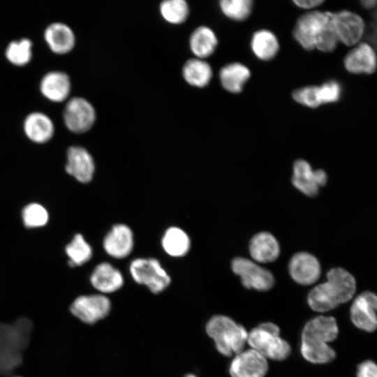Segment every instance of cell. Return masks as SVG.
Listing matches in <instances>:
<instances>
[{
	"instance_id": "cell-1",
	"label": "cell",
	"mask_w": 377,
	"mask_h": 377,
	"mask_svg": "<svg viewBox=\"0 0 377 377\" xmlns=\"http://www.w3.org/2000/svg\"><path fill=\"white\" fill-rule=\"evenodd\" d=\"M327 281L314 286L309 293L307 303L314 311L325 313L351 300L356 290L353 276L341 267L332 268Z\"/></svg>"
},
{
	"instance_id": "cell-2",
	"label": "cell",
	"mask_w": 377,
	"mask_h": 377,
	"mask_svg": "<svg viewBox=\"0 0 377 377\" xmlns=\"http://www.w3.org/2000/svg\"><path fill=\"white\" fill-rule=\"evenodd\" d=\"M293 36L306 50L317 49L324 52L333 51L337 45L331 12L309 11L297 20Z\"/></svg>"
},
{
	"instance_id": "cell-3",
	"label": "cell",
	"mask_w": 377,
	"mask_h": 377,
	"mask_svg": "<svg viewBox=\"0 0 377 377\" xmlns=\"http://www.w3.org/2000/svg\"><path fill=\"white\" fill-rule=\"evenodd\" d=\"M31 330V322L24 317L11 324L0 323V376L10 374L22 364Z\"/></svg>"
},
{
	"instance_id": "cell-4",
	"label": "cell",
	"mask_w": 377,
	"mask_h": 377,
	"mask_svg": "<svg viewBox=\"0 0 377 377\" xmlns=\"http://www.w3.org/2000/svg\"><path fill=\"white\" fill-rule=\"evenodd\" d=\"M205 330L214 340L217 351L226 357L242 352L247 343L249 332L244 327L225 315L212 316Z\"/></svg>"
},
{
	"instance_id": "cell-5",
	"label": "cell",
	"mask_w": 377,
	"mask_h": 377,
	"mask_svg": "<svg viewBox=\"0 0 377 377\" xmlns=\"http://www.w3.org/2000/svg\"><path fill=\"white\" fill-rule=\"evenodd\" d=\"M247 343L266 359L282 361L291 353L290 345L280 336L279 326L271 322L263 323L253 328L248 333Z\"/></svg>"
},
{
	"instance_id": "cell-6",
	"label": "cell",
	"mask_w": 377,
	"mask_h": 377,
	"mask_svg": "<svg viewBox=\"0 0 377 377\" xmlns=\"http://www.w3.org/2000/svg\"><path fill=\"white\" fill-rule=\"evenodd\" d=\"M133 279L138 284L146 286L149 290L158 294L165 290L171 282V278L154 258H138L129 265Z\"/></svg>"
},
{
	"instance_id": "cell-7",
	"label": "cell",
	"mask_w": 377,
	"mask_h": 377,
	"mask_svg": "<svg viewBox=\"0 0 377 377\" xmlns=\"http://www.w3.org/2000/svg\"><path fill=\"white\" fill-rule=\"evenodd\" d=\"M96 110L94 105L81 96L71 98L63 111L66 127L72 133L82 134L90 131L96 124Z\"/></svg>"
},
{
	"instance_id": "cell-8",
	"label": "cell",
	"mask_w": 377,
	"mask_h": 377,
	"mask_svg": "<svg viewBox=\"0 0 377 377\" xmlns=\"http://www.w3.org/2000/svg\"><path fill=\"white\" fill-rule=\"evenodd\" d=\"M231 267L233 272L240 277L242 285L246 288L267 291L274 284V277L272 272L249 259L235 258L232 261Z\"/></svg>"
},
{
	"instance_id": "cell-9",
	"label": "cell",
	"mask_w": 377,
	"mask_h": 377,
	"mask_svg": "<svg viewBox=\"0 0 377 377\" xmlns=\"http://www.w3.org/2000/svg\"><path fill=\"white\" fill-rule=\"evenodd\" d=\"M111 302L103 294L77 297L70 306L71 313L87 324H94L110 312Z\"/></svg>"
},
{
	"instance_id": "cell-10",
	"label": "cell",
	"mask_w": 377,
	"mask_h": 377,
	"mask_svg": "<svg viewBox=\"0 0 377 377\" xmlns=\"http://www.w3.org/2000/svg\"><path fill=\"white\" fill-rule=\"evenodd\" d=\"M350 316L356 327L374 332L377 329V295L371 291L358 295L352 303Z\"/></svg>"
},
{
	"instance_id": "cell-11",
	"label": "cell",
	"mask_w": 377,
	"mask_h": 377,
	"mask_svg": "<svg viewBox=\"0 0 377 377\" xmlns=\"http://www.w3.org/2000/svg\"><path fill=\"white\" fill-rule=\"evenodd\" d=\"M267 359L249 348L236 354L229 366L231 377H265L268 371Z\"/></svg>"
},
{
	"instance_id": "cell-12",
	"label": "cell",
	"mask_w": 377,
	"mask_h": 377,
	"mask_svg": "<svg viewBox=\"0 0 377 377\" xmlns=\"http://www.w3.org/2000/svg\"><path fill=\"white\" fill-rule=\"evenodd\" d=\"M327 181L325 172L321 169L313 170L306 161L298 159L294 163L292 183L306 195H316L319 188L325 186Z\"/></svg>"
},
{
	"instance_id": "cell-13",
	"label": "cell",
	"mask_w": 377,
	"mask_h": 377,
	"mask_svg": "<svg viewBox=\"0 0 377 377\" xmlns=\"http://www.w3.org/2000/svg\"><path fill=\"white\" fill-rule=\"evenodd\" d=\"M288 271L296 283L309 286L318 281L321 274V267L318 259L312 254L299 252L290 258Z\"/></svg>"
},
{
	"instance_id": "cell-14",
	"label": "cell",
	"mask_w": 377,
	"mask_h": 377,
	"mask_svg": "<svg viewBox=\"0 0 377 377\" xmlns=\"http://www.w3.org/2000/svg\"><path fill=\"white\" fill-rule=\"evenodd\" d=\"M333 27L338 38L347 45L356 44L364 33V24L357 15L347 10L331 13Z\"/></svg>"
},
{
	"instance_id": "cell-15",
	"label": "cell",
	"mask_w": 377,
	"mask_h": 377,
	"mask_svg": "<svg viewBox=\"0 0 377 377\" xmlns=\"http://www.w3.org/2000/svg\"><path fill=\"white\" fill-rule=\"evenodd\" d=\"M103 246L105 253L114 258H126L134 246L131 229L124 223L114 225L104 237Z\"/></svg>"
},
{
	"instance_id": "cell-16",
	"label": "cell",
	"mask_w": 377,
	"mask_h": 377,
	"mask_svg": "<svg viewBox=\"0 0 377 377\" xmlns=\"http://www.w3.org/2000/svg\"><path fill=\"white\" fill-rule=\"evenodd\" d=\"M66 171L81 183L91 181L95 162L89 151L82 146H71L67 150Z\"/></svg>"
},
{
	"instance_id": "cell-17",
	"label": "cell",
	"mask_w": 377,
	"mask_h": 377,
	"mask_svg": "<svg viewBox=\"0 0 377 377\" xmlns=\"http://www.w3.org/2000/svg\"><path fill=\"white\" fill-rule=\"evenodd\" d=\"M339 335V327L333 316L320 315L316 316L304 325L301 339L329 343Z\"/></svg>"
},
{
	"instance_id": "cell-18",
	"label": "cell",
	"mask_w": 377,
	"mask_h": 377,
	"mask_svg": "<svg viewBox=\"0 0 377 377\" xmlns=\"http://www.w3.org/2000/svg\"><path fill=\"white\" fill-rule=\"evenodd\" d=\"M44 38L50 49L58 54L68 53L74 48L76 43L73 30L61 22L48 25L45 30Z\"/></svg>"
},
{
	"instance_id": "cell-19",
	"label": "cell",
	"mask_w": 377,
	"mask_h": 377,
	"mask_svg": "<svg viewBox=\"0 0 377 377\" xmlns=\"http://www.w3.org/2000/svg\"><path fill=\"white\" fill-rule=\"evenodd\" d=\"M90 283L96 290L102 293H112L123 286L124 276L112 264L103 262L93 269Z\"/></svg>"
},
{
	"instance_id": "cell-20",
	"label": "cell",
	"mask_w": 377,
	"mask_h": 377,
	"mask_svg": "<svg viewBox=\"0 0 377 377\" xmlns=\"http://www.w3.org/2000/svg\"><path fill=\"white\" fill-rule=\"evenodd\" d=\"M40 90L48 100L63 102L68 98L71 93L70 77L63 71H50L43 77L40 84Z\"/></svg>"
},
{
	"instance_id": "cell-21",
	"label": "cell",
	"mask_w": 377,
	"mask_h": 377,
	"mask_svg": "<svg viewBox=\"0 0 377 377\" xmlns=\"http://www.w3.org/2000/svg\"><path fill=\"white\" fill-rule=\"evenodd\" d=\"M249 253L252 258L260 263L274 261L280 254L277 239L267 232L256 234L249 243Z\"/></svg>"
},
{
	"instance_id": "cell-22",
	"label": "cell",
	"mask_w": 377,
	"mask_h": 377,
	"mask_svg": "<svg viewBox=\"0 0 377 377\" xmlns=\"http://www.w3.org/2000/svg\"><path fill=\"white\" fill-rule=\"evenodd\" d=\"M376 64L374 50L367 43H361L353 49L344 59L346 68L353 73H372Z\"/></svg>"
},
{
	"instance_id": "cell-23",
	"label": "cell",
	"mask_w": 377,
	"mask_h": 377,
	"mask_svg": "<svg viewBox=\"0 0 377 377\" xmlns=\"http://www.w3.org/2000/svg\"><path fill=\"white\" fill-rule=\"evenodd\" d=\"M23 128L27 136L37 143L50 140L54 133V126L51 118L40 112H31L27 115Z\"/></svg>"
},
{
	"instance_id": "cell-24",
	"label": "cell",
	"mask_w": 377,
	"mask_h": 377,
	"mask_svg": "<svg viewBox=\"0 0 377 377\" xmlns=\"http://www.w3.org/2000/svg\"><path fill=\"white\" fill-rule=\"evenodd\" d=\"M188 45L195 57L205 59L215 51L218 45V39L211 28L200 26L191 32Z\"/></svg>"
},
{
	"instance_id": "cell-25",
	"label": "cell",
	"mask_w": 377,
	"mask_h": 377,
	"mask_svg": "<svg viewBox=\"0 0 377 377\" xmlns=\"http://www.w3.org/2000/svg\"><path fill=\"white\" fill-rule=\"evenodd\" d=\"M182 75L188 84L203 88L210 82L213 71L205 59L193 57L184 62L182 68Z\"/></svg>"
},
{
	"instance_id": "cell-26",
	"label": "cell",
	"mask_w": 377,
	"mask_h": 377,
	"mask_svg": "<svg viewBox=\"0 0 377 377\" xmlns=\"http://www.w3.org/2000/svg\"><path fill=\"white\" fill-rule=\"evenodd\" d=\"M250 76L249 69L245 65L238 62L230 63L223 66L219 72V79L223 87L234 94L242 91Z\"/></svg>"
},
{
	"instance_id": "cell-27",
	"label": "cell",
	"mask_w": 377,
	"mask_h": 377,
	"mask_svg": "<svg viewBox=\"0 0 377 377\" xmlns=\"http://www.w3.org/2000/svg\"><path fill=\"white\" fill-rule=\"evenodd\" d=\"M161 246L170 256L183 257L190 250L191 239L183 229L177 226H171L163 233Z\"/></svg>"
},
{
	"instance_id": "cell-28",
	"label": "cell",
	"mask_w": 377,
	"mask_h": 377,
	"mask_svg": "<svg viewBox=\"0 0 377 377\" xmlns=\"http://www.w3.org/2000/svg\"><path fill=\"white\" fill-rule=\"evenodd\" d=\"M251 47L258 59L268 61L276 56L279 44L274 34L267 29H260L252 36Z\"/></svg>"
},
{
	"instance_id": "cell-29",
	"label": "cell",
	"mask_w": 377,
	"mask_h": 377,
	"mask_svg": "<svg viewBox=\"0 0 377 377\" xmlns=\"http://www.w3.org/2000/svg\"><path fill=\"white\" fill-rule=\"evenodd\" d=\"M300 353L309 362L323 364L336 358L335 350L329 343L301 339Z\"/></svg>"
},
{
	"instance_id": "cell-30",
	"label": "cell",
	"mask_w": 377,
	"mask_h": 377,
	"mask_svg": "<svg viewBox=\"0 0 377 377\" xmlns=\"http://www.w3.org/2000/svg\"><path fill=\"white\" fill-rule=\"evenodd\" d=\"M158 11L161 17L167 23L179 25L188 19L190 8L185 0H165L160 3Z\"/></svg>"
},
{
	"instance_id": "cell-31",
	"label": "cell",
	"mask_w": 377,
	"mask_h": 377,
	"mask_svg": "<svg viewBox=\"0 0 377 377\" xmlns=\"http://www.w3.org/2000/svg\"><path fill=\"white\" fill-rule=\"evenodd\" d=\"M66 253L69 257L71 267L80 266L87 263L92 257L91 245L81 234H76L66 246Z\"/></svg>"
},
{
	"instance_id": "cell-32",
	"label": "cell",
	"mask_w": 377,
	"mask_h": 377,
	"mask_svg": "<svg viewBox=\"0 0 377 377\" xmlns=\"http://www.w3.org/2000/svg\"><path fill=\"white\" fill-rule=\"evenodd\" d=\"M32 43L28 38L10 42L6 49L7 59L16 66L27 64L31 59Z\"/></svg>"
},
{
	"instance_id": "cell-33",
	"label": "cell",
	"mask_w": 377,
	"mask_h": 377,
	"mask_svg": "<svg viewBox=\"0 0 377 377\" xmlns=\"http://www.w3.org/2000/svg\"><path fill=\"white\" fill-rule=\"evenodd\" d=\"M219 6L228 18L236 21L246 20L251 14L253 1L251 0H221Z\"/></svg>"
},
{
	"instance_id": "cell-34",
	"label": "cell",
	"mask_w": 377,
	"mask_h": 377,
	"mask_svg": "<svg viewBox=\"0 0 377 377\" xmlns=\"http://www.w3.org/2000/svg\"><path fill=\"white\" fill-rule=\"evenodd\" d=\"M22 218L27 228H35L44 226L47 221L48 214L43 206L33 203L24 207Z\"/></svg>"
},
{
	"instance_id": "cell-35",
	"label": "cell",
	"mask_w": 377,
	"mask_h": 377,
	"mask_svg": "<svg viewBox=\"0 0 377 377\" xmlns=\"http://www.w3.org/2000/svg\"><path fill=\"white\" fill-rule=\"evenodd\" d=\"M292 96L296 102L311 108H317L322 104L318 86L311 85L295 89Z\"/></svg>"
},
{
	"instance_id": "cell-36",
	"label": "cell",
	"mask_w": 377,
	"mask_h": 377,
	"mask_svg": "<svg viewBox=\"0 0 377 377\" xmlns=\"http://www.w3.org/2000/svg\"><path fill=\"white\" fill-rule=\"evenodd\" d=\"M321 103H329L337 101L341 93V87L337 81L331 80L318 87Z\"/></svg>"
},
{
	"instance_id": "cell-37",
	"label": "cell",
	"mask_w": 377,
	"mask_h": 377,
	"mask_svg": "<svg viewBox=\"0 0 377 377\" xmlns=\"http://www.w3.org/2000/svg\"><path fill=\"white\" fill-rule=\"evenodd\" d=\"M357 377H377V364L371 360H365L358 364Z\"/></svg>"
},
{
	"instance_id": "cell-38",
	"label": "cell",
	"mask_w": 377,
	"mask_h": 377,
	"mask_svg": "<svg viewBox=\"0 0 377 377\" xmlns=\"http://www.w3.org/2000/svg\"><path fill=\"white\" fill-rule=\"evenodd\" d=\"M294 3L299 8L311 10L323 3L322 0H295Z\"/></svg>"
},
{
	"instance_id": "cell-39",
	"label": "cell",
	"mask_w": 377,
	"mask_h": 377,
	"mask_svg": "<svg viewBox=\"0 0 377 377\" xmlns=\"http://www.w3.org/2000/svg\"><path fill=\"white\" fill-rule=\"evenodd\" d=\"M362 3L364 7L367 8H371L376 6L377 1L369 0V1H362Z\"/></svg>"
},
{
	"instance_id": "cell-40",
	"label": "cell",
	"mask_w": 377,
	"mask_h": 377,
	"mask_svg": "<svg viewBox=\"0 0 377 377\" xmlns=\"http://www.w3.org/2000/svg\"><path fill=\"white\" fill-rule=\"evenodd\" d=\"M184 377H198V376L192 374H188Z\"/></svg>"
},
{
	"instance_id": "cell-41",
	"label": "cell",
	"mask_w": 377,
	"mask_h": 377,
	"mask_svg": "<svg viewBox=\"0 0 377 377\" xmlns=\"http://www.w3.org/2000/svg\"><path fill=\"white\" fill-rule=\"evenodd\" d=\"M15 377H20V376H15Z\"/></svg>"
}]
</instances>
